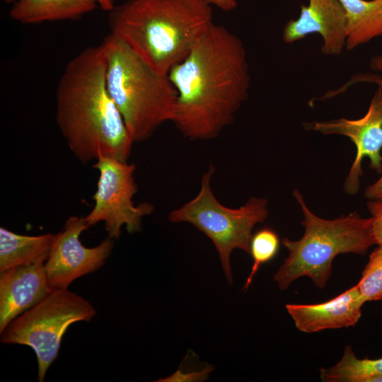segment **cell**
Returning a JSON list of instances; mask_svg holds the SVG:
<instances>
[{
	"label": "cell",
	"instance_id": "obj_16",
	"mask_svg": "<svg viewBox=\"0 0 382 382\" xmlns=\"http://www.w3.org/2000/svg\"><path fill=\"white\" fill-rule=\"evenodd\" d=\"M346 13L347 50L382 36V0H338Z\"/></svg>",
	"mask_w": 382,
	"mask_h": 382
},
{
	"label": "cell",
	"instance_id": "obj_1",
	"mask_svg": "<svg viewBox=\"0 0 382 382\" xmlns=\"http://www.w3.org/2000/svg\"><path fill=\"white\" fill-rule=\"evenodd\" d=\"M168 75L177 91L172 122L190 140L218 137L248 96L243 42L214 23Z\"/></svg>",
	"mask_w": 382,
	"mask_h": 382
},
{
	"label": "cell",
	"instance_id": "obj_7",
	"mask_svg": "<svg viewBox=\"0 0 382 382\" xmlns=\"http://www.w3.org/2000/svg\"><path fill=\"white\" fill-rule=\"evenodd\" d=\"M96 314V309L83 297L68 289H52L8 324L0 332L1 341L31 347L37 357V379L42 382L58 356L69 326L78 321H90Z\"/></svg>",
	"mask_w": 382,
	"mask_h": 382
},
{
	"label": "cell",
	"instance_id": "obj_2",
	"mask_svg": "<svg viewBox=\"0 0 382 382\" xmlns=\"http://www.w3.org/2000/svg\"><path fill=\"white\" fill-rule=\"evenodd\" d=\"M56 99L57 123L81 163L100 156L128 161L134 141L109 93L100 45L84 49L68 62Z\"/></svg>",
	"mask_w": 382,
	"mask_h": 382
},
{
	"label": "cell",
	"instance_id": "obj_24",
	"mask_svg": "<svg viewBox=\"0 0 382 382\" xmlns=\"http://www.w3.org/2000/svg\"><path fill=\"white\" fill-rule=\"evenodd\" d=\"M369 67L371 70L382 74V54L371 58Z\"/></svg>",
	"mask_w": 382,
	"mask_h": 382
},
{
	"label": "cell",
	"instance_id": "obj_4",
	"mask_svg": "<svg viewBox=\"0 0 382 382\" xmlns=\"http://www.w3.org/2000/svg\"><path fill=\"white\" fill-rule=\"evenodd\" d=\"M109 93L134 142L149 139L172 122L177 91L168 74L158 71L112 34L100 45Z\"/></svg>",
	"mask_w": 382,
	"mask_h": 382
},
{
	"label": "cell",
	"instance_id": "obj_14",
	"mask_svg": "<svg viewBox=\"0 0 382 382\" xmlns=\"http://www.w3.org/2000/svg\"><path fill=\"white\" fill-rule=\"evenodd\" d=\"M11 5L10 17L23 24L75 21L98 6L97 0H14Z\"/></svg>",
	"mask_w": 382,
	"mask_h": 382
},
{
	"label": "cell",
	"instance_id": "obj_12",
	"mask_svg": "<svg viewBox=\"0 0 382 382\" xmlns=\"http://www.w3.org/2000/svg\"><path fill=\"white\" fill-rule=\"evenodd\" d=\"M0 332L52 289L44 263L21 265L0 272Z\"/></svg>",
	"mask_w": 382,
	"mask_h": 382
},
{
	"label": "cell",
	"instance_id": "obj_13",
	"mask_svg": "<svg viewBox=\"0 0 382 382\" xmlns=\"http://www.w3.org/2000/svg\"><path fill=\"white\" fill-rule=\"evenodd\" d=\"M365 301L357 285L337 296L316 304H286L287 313L301 332L313 333L355 325Z\"/></svg>",
	"mask_w": 382,
	"mask_h": 382
},
{
	"label": "cell",
	"instance_id": "obj_18",
	"mask_svg": "<svg viewBox=\"0 0 382 382\" xmlns=\"http://www.w3.org/2000/svg\"><path fill=\"white\" fill-rule=\"evenodd\" d=\"M280 241L277 233L270 228H263L253 234L250 243V254L253 265L243 289L247 291L258 270L265 263L272 260L277 254Z\"/></svg>",
	"mask_w": 382,
	"mask_h": 382
},
{
	"label": "cell",
	"instance_id": "obj_11",
	"mask_svg": "<svg viewBox=\"0 0 382 382\" xmlns=\"http://www.w3.org/2000/svg\"><path fill=\"white\" fill-rule=\"evenodd\" d=\"M315 33L323 38V54H341L346 45V13L338 0H308L307 6L302 4L299 17L284 27L282 39L291 44Z\"/></svg>",
	"mask_w": 382,
	"mask_h": 382
},
{
	"label": "cell",
	"instance_id": "obj_5",
	"mask_svg": "<svg viewBox=\"0 0 382 382\" xmlns=\"http://www.w3.org/2000/svg\"><path fill=\"white\" fill-rule=\"evenodd\" d=\"M294 196L303 215L305 231L298 241L284 238L282 245L289 255L273 279L279 289L285 290L296 279L307 277L318 289L327 284L336 256L345 253L364 255L376 245L371 218H362L357 212L335 219H325L314 214L306 204L301 194Z\"/></svg>",
	"mask_w": 382,
	"mask_h": 382
},
{
	"label": "cell",
	"instance_id": "obj_22",
	"mask_svg": "<svg viewBox=\"0 0 382 382\" xmlns=\"http://www.w3.org/2000/svg\"><path fill=\"white\" fill-rule=\"evenodd\" d=\"M352 83L366 82L374 83L382 88V76L376 74L365 73L359 74L353 76L351 79Z\"/></svg>",
	"mask_w": 382,
	"mask_h": 382
},
{
	"label": "cell",
	"instance_id": "obj_26",
	"mask_svg": "<svg viewBox=\"0 0 382 382\" xmlns=\"http://www.w3.org/2000/svg\"><path fill=\"white\" fill-rule=\"evenodd\" d=\"M6 4H12L14 0H4Z\"/></svg>",
	"mask_w": 382,
	"mask_h": 382
},
{
	"label": "cell",
	"instance_id": "obj_25",
	"mask_svg": "<svg viewBox=\"0 0 382 382\" xmlns=\"http://www.w3.org/2000/svg\"><path fill=\"white\" fill-rule=\"evenodd\" d=\"M98 6L104 11H110L115 8L114 0H97Z\"/></svg>",
	"mask_w": 382,
	"mask_h": 382
},
{
	"label": "cell",
	"instance_id": "obj_8",
	"mask_svg": "<svg viewBox=\"0 0 382 382\" xmlns=\"http://www.w3.org/2000/svg\"><path fill=\"white\" fill-rule=\"evenodd\" d=\"M93 167L99 172L94 206L86 216L89 226L103 222L110 238H118L123 226L130 233L139 232L144 216L154 209L149 202L135 205L133 197L137 192L134 178L135 165L127 161L100 156Z\"/></svg>",
	"mask_w": 382,
	"mask_h": 382
},
{
	"label": "cell",
	"instance_id": "obj_19",
	"mask_svg": "<svg viewBox=\"0 0 382 382\" xmlns=\"http://www.w3.org/2000/svg\"><path fill=\"white\" fill-rule=\"evenodd\" d=\"M357 286L365 302L382 300V248L369 255Z\"/></svg>",
	"mask_w": 382,
	"mask_h": 382
},
{
	"label": "cell",
	"instance_id": "obj_3",
	"mask_svg": "<svg viewBox=\"0 0 382 382\" xmlns=\"http://www.w3.org/2000/svg\"><path fill=\"white\" fill-rule=\"evenodd\" d=\"M210 0H127L110 11L111 34L168 74L214 23Z\"/></svg>",
	"mask_w": 382,
	"mask_h": 382
},
{
	"label": "cell",
	"instance_id": "obj_17",
	"mask_svg": "<svg viewBox=\"0 0 382 382\" xmlns=\"http://www.w3.org/2000/svg\"><path fill=\"white\" fill-rule=\"evenodd\" d=\"M320 377L324 382H382V357L359 359L348 345L335 365L320 369Z\"/></svg>",
	"mask_w": 382,
	"mask_h": 382
},
{
	"label": "cell",
	"instance_id": "obj_10",
	"mask_svg": "<svg viewBox=\"0 0 382 382\" xmlns=\"http://www.w3.org/2000/svg\"><path fill=\"white\" fill-rule=\"evenodd\" d=\"M306 129L323 134H339L347 137L354 144L357 154L346 178L344 189L354 195L359 187L363 174L361 163L365 157L370 159V167L378 173L382 171V88L378 86L366 113L361 118H340L330 121L306 123Z\"/></svg>",
	"mask_w": 382,
	"mask_h": 382
},
{
	"label": "cell",
	"instance_id": "obj_9",
	"mask_svg": "<svg viewBox=\"0 0 382 382\" xmlns=\"http://www.w3.org/2000/svg\"><path fill=\"white\" fill-rule=\"evenodd\" d=\"M88 227L86 217L73 216L54 234L45 263L51 289H67L76 279L100 268L110 255L114 245L112 238L108 237L93 248L82 244L80 235Z\"/></svg>",
	"mask_w": 382,
	"mask_h": 382
},
{
	"label": "cell",
	"instance_id": "obj_15",
	"mask_svg": "<svg viewBox=\"0 0 382 382\" xmlns=\"http://www.w3.org/2000/svg\"><path fill=\"white\" fill-rule=\"evenodd\" d=\"M54 234L21 235L0 228V272L27 264L45 263Z\"/></svg>",
	"mask_w": 382,
	"mask_h": 382
},
{
	"label": "cell",
	"instance_id": "obj_6",
	"mask_svg": "<svg viewBox=\"0 0 382 382\" xmlns=\"http://www.w3.org/2000/svg\"><path fill=\"white\" fill-rule=\"evenodd\" d=\"M214 171V167L210 166L202 175L196 197L170 212L168 219L173 223H190L212 241L226 278L231 284V254L234 249L250 253L254 226L267 218V201L253 197L238 208L224 206L211 188Z\"/></svg>",
	"mask_w": 382,
	"mask_h": 382
},
{
	"label": "cell",
	"instance_id": "obj_20",
	"mask_svg": "<svg viewBox=\"0 0 382 382\" xmlns=\"http://www.w3.org/2000/svg\"><path fill=\"white\" fill-rule=\"evenodd\" d=\"M367 208L371 214L376 245L382 248V201L369 200Z\"/></svg>",
	"mask_w": 382,
	"mask_h": 382
},
{
	"label": "cell",
	"instance_id": "obj_23",
	"mask_svg": "<svg viewBox=\"0 0 382 382\" xmlns=\"http://www.w3.org/2000/svg\"><path fill=\"white\" fill-rule=\"evenodd\" d=\"M211 3L224 11H231L237 6L236 0H210Z\"/></svg>",
	"mask_w": 382,
	"mask_h": 382
},
{
	"label": "cell",
	"instance_id": "obj_21",
	"mask_svg": "<svg viewBox=\"0 0 382 382\" xmlns=\"http://www.w3.org/2000/svg\"><path fill=\"white\" fill-rule=\"evenodd\" d=\"M380 174V178L369 185L364 192V197L369 200L382 201V171Z\"/></svg>",
	"mask_w": 382,
	"mask_h": 382
}]
</instances>
